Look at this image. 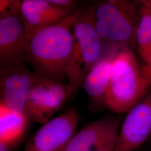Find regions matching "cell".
Returning a JSON list of instances; mask_svg holds the SVG:
<instances>
[{"instance_id": "2e32d148", "label": "cell", "mask_w": 151, "mask_h": 151, "mask_svg": "<svg viewBox=\"0 0 151 151\" xmlns=\"http://www.w3.org/2000/svg\"><path fill=\"white\" fill-rule=\"evenodd\" d=\"M116 139L117 138L111 140L107 143L105 144L104 145L101 146L92 151H114Z\"/></svg>"}, {"instance_id": "7c38bea8", "label": "cell", "mask_w": 151, "mask_h": 151, "mask_svg": "<svg viewBox=\"0 0 151 151\" xmlns=\"http://www.w3.org/2000/svg\"><path fill=\"white\" fill-rule=\"evenodd\" d=\"M72 12L55 5L49 0H22L20 15L29 37L32 33L62 20Z\"/></svg>"}, {"instance_id": "6da1fadb", "label": "cell", "mask_w": 151, "mask_h": 151, "mask_svg": "<svg viewBox=\"0 0 151 151\" xmlns=\"http://www.w3.org/2000/svg\"><path fill=\"white\" fill-rule=\"evenodd\" d=\"M83 4L62 20L29 36L22 62L30 65L37 76L58 82L67 78L75 44L74 22Z\"/></svg>"}, {"instance_id": "9c48e42d", "label": "cell", "mask_w": 151, "mask_h": 151, "mask_svg": "<svg viewBox=\"0 0 151 151\" xmlns=\"http://www.w3.org/2000/svg\"><path fill=\"white\" fill-rule=\"evenodd\" d=\"M28 40L20 11L0 14V68L22 62Z\"/></svg>"}, {"instance_id": "277c9868", "label": "cell", "mask_w": 151, "mask_h": 151, "mask_svg": "<svg viewBox=\"0 0 151 151\" xmlns=\"http://www.w3.org/2000/svg\"><path fill=\"white\" fill-rule=\"evenodd\" d=\"M75 44L68 65L67 78L77 88L82 87L83 81L92 67L104 51L101 38L92 24L88 6L84 3L74 22Z\"/></svg>"}, {"instance_id": "ba28073f", "label": "cell", "mask_w": 151, "mask_h": 151, "mask_svg": "<svg viewBox=\"0 0 151 151\" xmlns=\"http://www.w3.org/2000/svg\"><path fill=\"white\" fill-rule=\"evenodd\" d=\"M23 62L0 68V103L25 113L27 98L35 75Z\"/></svg>"}, {"instance_id": "9a60e30c", "label": "cell", "mask_w": 151, "mask_h": 151, "mask_svg": "<svg viewBox=\"0 0 151 151\" xmlns=\"http://www.w3.org/2000/svg\"><path fill=\"white\" fill-rule=\"evenodd\" d=\"M22 1L20 0H1L0 14L20 11Z\"/></svg>"}, {"instance_id": "30bf717a", "label": "cell", "mask_w": 151, "mask_h": 151, "mask_svg": "<svg viewBox=\"0 0 151 151\" xmlns=\"http://www.w3.org/2000/svg\"><path fill=\"white\" fill-rule=\"evenodd\" d=\"M120 122L107 116L87 124L76 133L64 151H92L117 138Z\"/></svg>"}, {"instance_id": "7a4b0ae2", "label": "cell", "mask_w": 151, "mask_h": 151, "mask_svg": "<svg viewBox=\"0 0 151 151\" xmlns=\"http://www.w3.org/2000/svg\"><path fill=\"white\" fill-rule=\"evenodd\" d=\"M87 6L92 24L104 43L135 48L140 18V5L137 1H97Z\"/></svg>"}, {"instance_id": "8992f818", "label": "cell", "mask_w": 151, "mask_h": 151, "mask_svg": "<svg viewBox=\"0 0 151 151\" xmlns=\"http://www.w3.org/2000/svg\"><path fill=\"white\" fill-rule=\"evenodd\" d=\"M78 122L76 108L49 120L27 141L25 151H64L76 134Z\"/></svg>"}, {"instance_id": "ac0fdd59", "label": "cell", "mask_w": 151, "mask_h": 151, "mask_svg": "<svg viewBox=\"0 0 151 151\" xmlns=\"http://www.w3.org/2000/svg\"><path fill=\"white\" fill-rule=\"evenodd\" d=\"M9 146L6 145L5 143H0V151H9Z\"/></svg>"}, {"instance_id": "5bb4252c", "label": "cell", "mask_w": 151, "mask_h": 151, "mask_svg": "<svg viewBox=\"0 0 151 151\" xmlns=\"http://www.w3.org/2000/svg\"><path fill=\"white\" fill-rule=\"evenodd\" d=\"M30 119L0 103V143L8 146L16 143L24 135Z\"/></svg>"}, {"instance_id": "52a82bcc", "label": "cell", "mask_w": 151, "mask_h": 151, "mask_svg": "<svg viewBox=\"0 0 151 151\" xmlns=\"http://www.w3.org/2000/svg\"><path fill=\"white\" fill-rule=\"evenodd\" d=\"M151 136V92H148L128 112L114 151H134Z\"/></svg>"}, {"instance_id": "8fae6325", "label": "cell", "mask_w": 151, "mask_h": 151, "mask_svg": "<svg viewBox=\"0 0 151 151\" xmlns=\"http://www.w3.org/2000/svg\"><path fill=\"white\" fill-rule=\"evenodd\" d=\"M124 47L109 44L100 59L92 67L83 81L82 87L92 104L104 105V98L110 80L114 61Z\"/></svg>"}, {"instance_id": "5b68a950", "label": "cell", "mask_w": 151, "mask_h": 151, "mask_svg": "<svg viewBox=\"0 0 151 151\" xmlns=\"http://www.w3.org/2000/svg\"><path fill=\"white\" fill-rule=\"evenodd\" d=\"M78 89L70 82L50 80L35 75L27 98L25 113L30 121L44 124Z\"/></svg>"}, {"instance_id": "e0dca14e", "label": "cell", "mask_w": 151, "mask_h": 151, "mask_svg": "<svg viewBox=\"0 0 151 151\" xmlns=\"http://www.w3.org/2000/svg\"><path fill=\"white\" fill-rule=\"evenodd\" d=\"M137 1L140 6L146 7L151 12V0H140Z\"/></svg>"}, {"instance_id": "4fadbf2b", "label": "cell", "mask_w": 151, "mask_h": 151, "mask_svg": "<svg viewBox=\"0 0 151 151\" xmlns=\"http://www.w3.org/2000/svg\"><path fill=\"white\" fill-rule=\"evenodd\" d=\"M135 48L141 74L148 86L151 87V12L140 5V18L136 32Z\"/></svg>"}, {"instance_id": "3957f363", "label": "cell", "mask_w": 151, "mask_h": 151, "mask_svg": "<svg viewBox=\"0 0 151 151\" xmlns=\"http://www.w3.org/2000/svg\"><path fill=\"white\" fill-rule=\"evenodd\" d=\"M133 49H122L114 61L104 105L115 113H128L148 92Z\"/></svg>"}]
</instances>
